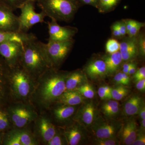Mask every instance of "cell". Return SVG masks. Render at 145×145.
Here are the masks:
<instances>
[{"instance_id":"cell-24","label":"cell","mask_w":145,"mask_h":145,"mask_svg":"<svg viewBox=\"0 0 145 145\" xmlns=\"http://www.w3.org/2000/svg\"><path fill=\"white\" fill-rule=\"evenodd\" d=\"M22 145H37L39 142L29 131L24 128L18 129Z\"/></svg>"},{"instance_id":"cell-41","label":"cell","mask_w":145,"mask_h":145,"mask_svg":"<svg viewBox=\"0 0 145 145\" xmlns=\"http://www.w3.org/2000/svg\"><path fill=\"white\" fill-rule=\"evenodd\" d=\"M112 35L114 37L117 38L122 37L121 33H120V30H119L118 25H117V22L115 23L112 25Z\"/></svg>"},{"instance_id":"cell-14","label":"cell","mask_w":145,"mask_h":145,"mask_svg":"<svg viewBox=\"0 0 145 145\" xmlns=\"http://www.w3.org/2000/svg\"><path fill=\"white\" fill-rule=\"evenodd\" d=\"M117 127L114 124L102 121L96 123L93 130L99 139H106L113 137L117 131Z\"/></svg>"},{"instance_id":"cell-25","label":"cell","mask_w":145,"mask_h":145,"mask_svg":"<svg viewBox=\"0 0 145 145\" xmlns=\"http://www.w3.org/2000/svg\"><path fill=\"white\" fill-rule=\"evenodd\" d=\"M121 0H99L97 8L101 13H107L114 10Z\"/></svg>"},{"instance_id":"cell-35","label":"cell","mask_w":145,"mask_h":145,"mask_svg":"<svg viewBox=\"0 0 145 145\" xmlns=\"http://www.w3.org/2000/svg\"><path fill=\"white\" fill-rule=\"evenodd\" d=\"M138 50L143 56L145 55V39L143 34L140 35L138 39Z\"/></svg>"},{"instance_id":"cell-28","label":"cell","mask_w":145,"mask_h":145,"mask_svg":"<svg viewBox=\"0 0 145 145\" xmlns=\"http://www.w3.org/2000/svg\"><path fill=\"white\" fill-rule=\"evenodd\" d=\"M74 90L78 91L83 97L88 99H92L95 95L93 88L88 84H85L79 86Z\"/></svg>"},{"instance_id":"cell-15","label":"cell","mask_w":145,"mask_h":145,"mask_svg":"<svg viewBox=\"0 0 145 145\" xmlns=\"http://www.w3.org/2000/svg\"><path fill=\"white\" fill-rule=\"evenodd\" d=\"M9 69L5 61L0 59V106L4 103L7 96Z\"/></svg>"},{"instance_id":"cell-32","label":"cell","mask_w":145,"mask_h":145,"mask_svg":"<svg viewBox=\"0 0 145 145\" xmlns=\"http://www.w3.org/2000/svg\"><path fill=\"white\" fill-rule=\"evenodd\" d=\"M8 7L14 11L16 9L20 8L24 4L29 1H34L36 0H1Z\"/></svg>"},{"instance_id":"cell-11","label":"cell","mask_w":145,"mask_h":145,"mask_svg":"<svg viewBox=\"0 0 145 145\" xmlns=\"http://www.w3.org/2000/svg\"><path fill=\"white\" fill-rule=\"evenodd\" d=\"M36 131L42 141L46 144L54 137L56 130L50 120L46 116H41L37 119Z\"/></svg>"},{"instance_id":"cell-51","label":"cell","mask_w":145,"mask_h":145,"mask_svg":"<svg viewBox=\"0 0 145 145\" xmlns=\"http://www.w3.org/2000/svg\"><path fill=\"white\" fill-rule=\"evenodd\" d=\"M133 64L132 63H125L123 65V68L127 69H129L132 66Z\"/></svg>"},{"instance_id":"cell-33","label":"cell","mask_w":145,"mask_h":145,"mask_svg":"<svg viewBox=\"0 0 145 145\" xmlns=\"http://www.w3.org/2000/svg\"><path fill=\"white\" fill-rule=\"evenodd\" d=\"M144 25L145 24L144 23L140 22L137 21L127 34L129 35V37H135L138 34L140 29L142 27H144Z\"/></svg>"},{"instance_id":"cell-49","label":"cell","mask_w":145,"mask_h":145,"mask_svg":"<svg viewBox=\"0 0 145 145\" xmlns=\"http://www.w3.org/2000/svg\"><path fill=\"white\" fill-rule=\"evenodd\" d=\"M122 78H123V85H128L129 83L130 78L128 74L122 72Z\"/></svg>"},{"instance_id":"cell-31","label":"cell","mask_w":145,"mask_h":145,"mask_svg":"<svg viewBox=\"0 0 145 145\" xmlns=\"http://www.w3.org/2000/svg\"><path fill=\"white\" fill-rule=\"evenodd\" d=\"M120 43L114 39H110L107 42L106 44V50L109 54L118 52L119 50Z\"/></svg>"},{"instance_id":"cell-44","label":"cell","mask_w":145,"mask_h":145,"mask_svg":"<svg viewBox=\"0 0 145 145\" xmlns=\"http://www.w3.org/2000/svg\"><path fill=\"white\" fill-rule=\"evenodd\" d=\"M125 24L126 27L127 33L129 31L131 28L134 25V24L136 23L137 21L133 20H124Z\"/></svg>"},{"instance_id":"cell-48","label":"cell","mask_w":145,"mask_h":145,"mask_svg":"<svg viewBox=\"0 0 145 145\" xmlns=\"http://www.w3.org/2000/svg\"><path fill=\"white\" fill-rule=\"evenodd\" d=\"M140 118L142 119H145V107L144 104L142 103L140 110L138 112Z\"/></svg>"},{"instance_id":"cell-3","label":"cell","mask_w":145,"mask_h":145,"mask_svg":"<svg viewBox=\"0 0 145 145\" xmlns=\"http://www.w3.org/2000/svg\"><path fill=\"white\" fill-rule=\"evenodd\" d=\"M8 81L10 92L17 101H29L36 86V80L18 65L9 68Z\"/></svg>"},{"instance_id":"cell-23","label":"cell","mask_w":145,"mask_h":145,"mask_svg":"<svg viewBox=\"0 0 145 145\" xmlns=\"http://www.w3.org/2000/svg\"><path fill=\"white\" fill-rule=\"evenodd\" d=\"M64 135L68 144L70 145H78L82 138L80 131L76 127L69 129L65 131Z\"/></svg>"},{"instance_id":"cell-16","label":"cell","mask_w":145,"mask_h":145,"mask_svg":"<svg viewBox=\"0 0 145 145\" xmlns=\"http://www.w3.org/2000/svg\"><path fill=\"white\" fill-rule=\"evenodd\" d=\"M137 135V125L134 121L127 122L122 129L121 138L123 142L127 145H132Z\"/></svg>"},{"instance_id":"cell-21","label":"cell","mask_w":145,"mask_h":145,"mask_svg":"<svg viewBox=\"0 0 145 145\" xmlns=\"http://www.w3.org/2000/svg\"><path fill=\"white\" fill-rule=\"evenodd\" d=\"M142 104V99L140 97L133 96L125 104L124 108L125 114L129 116L138 114Z\"/></svg>"},{"instance_id":"cell-7","label":"cell","mask_w":145,"mask_h":145,"mask_svg":"<svg viewBox=\"0 0 145 145\" xmlns=\"http://www.w3.org/2000/svg\"><path fill=\"white\" fill-rule=\"evenodd\" d=\"M34 1H29L24 4L19 9L21 14L18 17L20 31L27 32L29 29L36 24L44 22L46 16L42 11L37 13L35 11Z\"/></svg>"},{"instance_id":"cell-22","label":"cell","mask_w":145,"mask_h":145,"mask_svg":"<svg viewBox=\"0 0 145 145\" xmlns=\"http://www.w3.org/2000/svg\"><path fill=\"white\" fill-rule=\"evenodd\" d=\"M64 105L57 107L53 110L54 117L59 121H64L69 119L75 112L74 106Z\"/></svg>"},{"instance_id":"cell-17","label":"cell","mask_w":145,"mask_h":145,"mask_svg":"<svg viewBox=\"0 0 145 145\" xmlns=\"http://www.w3.org/2000/svg\"><path fill=\"white\" fill-rule=\"evenodd\" d=\"M83 96L75 90H66L60 96L57 102L63 105L75 106L82 103Z\"/></svg>"},{"instance_id":"cell-1","label":"cell","mask_w":145,"mask_h":145,"mask_svg":"<svg viewBox=\"0 0 145 145\" xmlns=\"http://www.w3.org/2000/svg\"><path fill=\"white\" fill-rule=\"evenodd\" d=\"M68 75L57 72L56 69H48L36 80L29 101L39 108H48L65 91Z\"/></svg>"},{"instance_id":"cell-43","label":"cell","mask_w":145,"mask_h":145,"mask_svg":"<svg viewBox=\"0 0 145 145\" xmlns=\"http://www.w3.org/2000/svg\"><path fill=\"white\" fill-rule=\"evenodd\" d=\"M80 3H81L84 4L93 6L97 8L99 0H79Z\"/></svg>"},{"instance_id":"cell-29","label":"cell","mask_w":145,"mask_h":145,"mask_svg":"<svg viewBox=\"0 0 145 145\" xmlns=\"http://www.w3.org/2000/svg\"><path fill=\"white\" fill-rule=\"evenodd\" d=\"M12 125L7 111L0 109V131L10 128Z\"/></svg>"},{"instance_id":"cell-50","label":"cell","mask_w":145,"mask_h":145,"mask_svg":"<svg viewBox=\"0 0 145 145\" xmlns=\"http://www.w3.org/2000/svg\"><path fill=\"white\" fill-rule=\"evenodd\" d=\"M136 66L135 64L133 63L132 66L130 68L129 70L128 74L131 75V74H134L136 72Z\"/></svg>"},{"instance_id":"cell-46","label":"cell","mask_w":145,"mask_h":145,"mask_svg":"<svg viewBox=\"0 0 145 145\" xmlns=\"http://www.w3.org/2000/svg\"><path fill=\"white\" fill-rule=\"evenodd\" d=\"M119 111V107L111 109L109 110H107V111L104 112V114L108 116H114L118 113V112Z\"/></svg>"},{"instance_id":"cell-10","label":"cell","mask_w":145,"mask_h":145,"mask_svg":"<svg viewBox=\"0 0 145 145\" xmlns=\"http://www.w3.org/2000/svg\"><path fill=\"white\" fill-rule=\"evenodd\" d=\"M18 17L0 0V31H20Z\"/></svg>"},{"instance_id":"cell-13","label":"cell","mask_w":145,"mask_h":145,"mask_svg":"<svg viewBox=\"0 0 145 145\" xmlns=\"http://www.w3.org/2000/svg\"><path fill=\"white\" fill-rule=\"evenodd\" d=\"M37 37L32 33L22 31H0V44L10 41L20 42L25 43L26 42L37 39Z\"/></svg>"},{"instance_id":"cell-20","label":"cell","mask_w":145,"mask_h":145,"mask_svg":"<svg viewBox=\"0 0 145 145\" xmlns=\"http://www.w3.org/2000/svg\"><path fill=\"white\" fill-rule=\"evenodd\" d=\"M84 79V75L80 71H75L69 74L66 80V90H74L81 85Z\"/></svg>"},{"instance_id":"cell-37","label":"cell","mask_w":145,"mask_h":145,"mask_svg":"<svg viewBox=\"0 0 145 145\" xmlns=\"http://www.w3.org/2000/svg\"><path fill=\"white\" fill-rule=\"evenodd\" d=\"M96 144L99 145H115L117 144V142L116 140L109 138L99 139L97 140Z\"/></svg>"},{"instance_id":"cell-26","label":"cell","mask_w":145,"mask_h":145,"mask_svg":"<svg viewBox=\"0 0 145 145\" xmlns=\"http://www.w3.org/2000/svg\"><path fill=\"white\" fill-rule=\"evenodd\" d=\"M94 106L92 103L87 104L84 107L82 118L83 122L85 124L89 125L92 123L94 118Z\"/></svg>"},{"instance_id":"cell-47","label":"cell","mask_w":145,"mask_h":145,"mask_svg":"<svg viewBox=\"0 0 145 145\" xmlns=\"http://www.w3.org/2000/svg\"><path fill=\"white\" fill-rule=\"evenodd\" d=\"M114 81L118 84L123 85V78H122V72L117 73L114 76Z\"/></svg>"},{"instance_id":"cell-45","label":"cell","mask_w":145,"mask_h":145,"mask_svg":"<svg viewBox=\"0 0 145 145\" xmlns=\"http://www.w3.org/2000/svg\"><path fill=\"white\" fill-rule=\"evenodd\" d=\"M137 89L140 91H144L145 89V79L137 81L136 85Z\"/></svg>"},{"instance_id":"cell-27","label":"cell","mask_w":145,"mask_h":145,"mask_svg":"<svg viewBox=\"0 0 145 145\" xmlns=\"http://www.w3.org/2000/svg\"><path fill=\"white\" fill-rule=\"evenodd\" d=\"M4 144L22 145L18 128L11 130L7 133L4 140Z\"/></svg>"},{"instance_id":"cell-19","label":"cell","mask_w":145,"mask_h":145,"mask_svg":"<svg viewBox=\"0 0 145 145\" xmlns=\"http://www.w3.org/2000/svg\"><path fill=\"white\" fill-rule=\"evenodd\" d=\"M123 59L119 51L110 54L104 58L106 66V74H113L119 68Z\"/></svg>"},{"instance_id":"cell-6","label":"cell","mask_w":145,"mask_h":145,"mask_svg":"<svg viewBox=\"0 0 145 145\" xmlns=\"http://www.w3.org/2000/svg\"><path fill=\"white\" fill-rule=\"evenodd\" d=\"M73 39L62 41L48 40L44 44L45 51L51 68L56 69L62 63L71 50Z\"/></svg>"},{"instance_id":"cell-2","label":"cell","mask_w":145,"mask_h":145,"mask_svg":"<svg viewBox=\"0 0 145 145\" xmlns=\"http://www.w3.org/2000/svg\"><path fill=\"white\" fill-rule=\"evenodd\" d=\"M44 44L37 39L24 44L20 61V66L36 80L51 68L45 51Z\"/></svg>"},{"instance_id":"cell-42","label":"cell","mask_w":145,"mask_h":145,"mask_svg":"<svg viewBox=\"0 0 145 145\" xmlns=\"http://www.w3.org/2000/svg\"><path fill=\"white\" fill-rule=\"evenodd\" d=\"M99 96L101 99L103 100L105 99H110L109 97L105 91L103 86H101L99 89L98 91Z\"/></svg>"},{"instance_id":"cell-54","label":"cell","mask_w":145,"mask_h":145,"mask_svg":"<svg viewBox=\"0 0 145 145\" xmlns=\"http://www.w3.org/2000/svg\"><path fill=\"white\" fill-rule=\"evenodd\" d=\"M2 140V136L1 135H0V144H1Z\"/></svg>"},{"instance_id":"cell-34","label":"cell","mask_w":145,"mask_h":145,"mask_svg":"<svg viewBox=\"0 0 145 145\" xmlns=\"http://www.w3.org/2000/svg\"><path fill=\"white\" fill-rule=\"evenodd\" d=\"M62 137L59 133L56 132L54 135L49 142L46 144L47 145H62L64 144Z\"/></svg>"},{"instance_id":"cell-12","label":"cell","mask_w":145,"mask_h":145,"mask_svg":"<svg viewBox=\"0 0 145 145\" xmlns=\"http://www.w3.org/2000/svg\"><path fill=\"white\" fill-rule=\"evenodd\" d=\"M119 52L123 61L132 59L139 52L138 39L135 37H129L120 43Z\"/></svg>"},{"instance_id":"cell-30","label":"cell","mask_w":145,"mask_h":145,"mask_svg":"<svg viewBox=\"0 0 145 145\" xmlns=\"http://www.w3.org/2000/svg\"><path fill=\"white\" fill-rule=\"evenodd\" d=\"M128 90L123 86L117 87L116 88L112 89L111 91L112 98L116 100H122L127 94Z\"/></svg>"},{"instance_id":"cell-53","label":"cell","mask_w":145,"mask_h":145,"mask_svg":"<svg viewBox=\"0 0 145 145\" xmlns=\"http://www.w3.org/2000/svg\"><path fill=\"white\" fill-rule=\"evenodd\" d=\"M129 70V69H123V72L126 73L127 74H128Z\"/></svg>"},{"instance_id":"cell-36","label":"cell","mask_w":145,"mask_h":145,"mask_svg":"<svg viewBox=\"0 0 145 145\" xmlns=\"http://www.w3.org/2000/svg\"><path fill=\"white\" fill-rule=\"evenodd\" d=\"M119 103L118 102L115 101H110L108 102L105 103L103 105L102 109L103 112H105L111 109L119 107Z\"/></svg>"},{"instance_id":"cell-39","label":"cell","mask_w":145,"mask_h":145,"mask_svg":"<svg viewBox=\"0 0 145 145\" xmlns=\"http://www.w3.org/2000/svg\"><path fill=\"white\" fill-rule=\"evenodd\" d=\"M133 145H145V136L144 133H142L137 134V137L133 144Z\"/></svg>"},{"instance_id":"cell-5","label":"cell","mask_w":145,"mask_h":145,"mask_svg":"<svg viewBox=\"0 0 145 145\" xmlns=\"http://www.w3.org/2000/svg\"><path fill=\"white\" fill-rule=\"evenodd\" d=\"M7 112L15 128H24L35 121L38 117L33 106L22 103L13 104L8 108Z\"/></svg>"},{"instance_id":"cell-52","label":"cell","mask_w":145,"mask_h":145,"mask_svg":"<svg viewBox=\"0 0 145 145\" xmlns=\"http://www.w3.org/2000/svg\"><path fill=\"white\" fill-rule=\"evenodd\" d=\"M141 129L143 131L145 130V119H142V122H141Z\"/></svg>"},{"instance_id":"cell-18","label":"cell","mask_w":145,"mask_h":145,"mask_svg":"<svg viewBox=\"0 0 145 145\" xmlns=\"http://www.w3.org/2000/svg\"><path fill=\"white\" fill-rule=\"evenodd\" d=\"M86 71L91 78L103 77L106 74L105 63L104 60L93 61L87 66L86 68Z\"/></svg>"},{"instance_id":"cell-38","label":"cell","mask_w":145,"mask_h":145,"mask_svg":"<svg viewBox=\"0 0 145 145\" xmlns=\"http://www.w3.org/2000/svg\"><path fill=\"white\" fill-rule=\"evenodd\" d=\"M134 74L133 77L136 82L145 79V67L140 68Z\"/></svg>"},{"instance_id":"cell-8","label":"cell","mask_w":145,"mask_h":145,"mask_svg":"<svg viewBox=\"0 0 145 145\" xmlns=\"http://www.w3.org/2000/svg\"><path fill=\"white\" fill-rule=\"evenodd\" d=\"M24 44L10 41L0 44V55L3 57L8 67L11 68L20 65Z\"/></svg>"},{"instance_id":"cell-9","label":"cell","mask_w":145,"mask_h":145,"mask_svg":"<svg viewBox=\"0 0 145 145\" xmlns=\"http://www.w3.org/2000/svg\"><path fill=\"white\" fill-rule=\"evenodd\" d=\"M49 39L48 40L62 41L72 40L78 32L76 27L71 26H61L57 21L51 20L47 23Z\"/></svg>"},{"instance_id":"cell-4","label":"cell","mask_w":145,"mask_h":145,"mask_svg":"<svg viewBox=\"0 0 145 145\" xmlns=\"http://www.w3.org/2000/svg\"><path fill=\"white\" fill-rule=\"evenodd\" d=\"M46 17L57 22L71 20L80 6L79 0H36Z\"/></svg>"},{"instance_id":"cell-40","label":"cell","mask_w":145,"mask_h":145,"mask_svg":"<svg viewBox=\"0 0 145 145\" xmlns=\"http://www.w3.org/2000/svg\"><path fill=\"white\" fill-rule=\"evenodd\" d=\"M117 24L121 37H124L127 34L126 27L124 21L117 22Z\"/></svg>"}]
</instances>
